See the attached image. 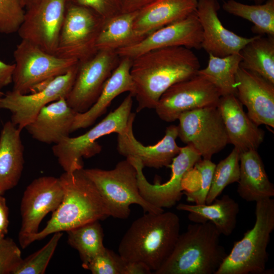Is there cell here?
<instances>
[{"instance_id":"obj_16","label":"cell","mask_w":274,"mask_h":274,"mask_svg":"<svg viewBox=\"0 0 274 274\" xmlns=\"http://www.w3.org/2000/svg\"><path fill=\"white\" fill-rule=\"evenodd\" d=\"M66 6V0H39L26 9L19 37L55 55Z\"/></svg>"},{"instance_id":"obj_44","label":"cell","mask_w":274,"mask_h":274,"mask_svg":"<svg viewBox=\"0 0 274 274\" xmlns=\"http://www.w3.org/2000/svg\"><path fill=\"white\" fill-rule=\"evenodd\" d=\"M24 8L26 9L29 8L33 4L37 3L39 0H21Z\"/></svg>"},{"instance_id":"obj_18","label":"cell","mask_w":274,"mask_h":274,"mask_svg":"<svg viewBox=\"0 0 274 274\" xmlns=\"http://www.w3.org/2000/svg\"><path fill=\"white\" fill-rule=\"evenodd\" d=\"M135 114L131 113L124 130L117 134V150L126 157L138 158L144 167L159 168L168 166L180 151L176 143L178 137L177 126L172 125L165 130L163 138L152 146H145L136 139L133 131Z\"/></svg>"},{"instance_id":"obj_19","label":"cell","mask_w":274,"mask_h":274,"mask_svg":"<svg viewBox=\"0 0 274 274\" xmlns=\"http://www.w3.org/2000/svg\"><path fill=\"white\" fill-rule=\"evenodd\" d=\"M219 0H198L196 13L202 30L201 48L209 54L223 57L238 53L255 36L245 38L226 28L218 15Z\"/></svg>"},{"instance_id":"obj_33","label":"cell","mask_w":274,"mask_h":274,"mask_svg":"<svg viewBox=\"0 0 274 274\" xmlns=\"http://www.w3.org/2000/svg\"><path fill=\"white\" fill-rule=\"evenodd\" d=\"M240 153L234 148L225 159L216 164L206 204L211 203L226 186L238 181Z\"/></svg>"},{"instance_id":"obj_17","label":"cell","mask_w":274,"mask_h":274,"mask_svg":"<svg viewBox=\"0 0 274 274\" xmlns=\"http://www.w3.org/2000/svg\"><path fill=\"white\" fill-rule=\"evenodd\" d=\"M202 28L196 13L163 26L129 47L116 50L120 58L133 59L152 50L175 46L189 49L201 48Z\"/></svg>"},{"instance_id":"obj_6","label":"cell","mask_w":274,"mask_h":274,"mask_svg":"<svg viewBox=\"0 0 274 274\" xmlns=\"http://www.w3.org/2000/svg\"><path fill=\"white\" fill-rule=\"evenodd\" d=\"M82 171L96 187L110 216L120 219L128 218L132 204L141 206L147 213L164 212L163 209L151 205L142 197L136 169L127 159L119 161L112 169L83 168Z\"/></svg>"},{"instance_id":"obj_37","label":"cell","mask_w":274,"mask_h":274,"mask_svg":"<svg viewBox=\"0 0 274 274\" xmlns=\"http://www.w3.org/2000/svg\"><path fill=\"white\" fill-rule=\"evenodd\" d=\"M126 263L119 254L105 248L83 268L93 274H124Z\"/></svg>"},{"instance_id":"obj_45","label":"cell","mask_w":274,"mask_h":274,"mask_svg":"<svg viewBox=\"0 0 274 274\" xmlns=\"http://www.w3.org/2000/svg\"><path fill=\"white\" fill-rule=\"evenodd\" d=\"M254 2L255 4H261L263 3L265 0H250Z\"/></svg>"},{"instance_id":"obj_41","label":"cell","mask_w":274,"mask_h":274,"mask_svg":"<svg viewBox=\"0 0 274 274\" xmlns=\"http://www.w3.org/2000/svg\"><path fill=\"white\" fill-rule=\"evenodd\" d=\"M14 64H7L0 60V89L12 83Z\"/></svg>"},{"instance_id":"obj_32","label":"cell","mask_w":274,"mask_h":274,"mask_svg":"<svg viewBox=\"0 0 274 274\" xmlns=\"http://www.w3.org/2000/svg\"><path fill=\"white\" fill-rule=\"evenodd\" d=\"M99 221L90 222L66 231L67 242L78 252L83 267L106 248L104 231Z\"/></svg>"},{"instance_id":"obj_25","label":"cell","mask_w":274,"mask_h":274,"mask_svg":"<svg viewBox=\"0 0 274 274\" xmlns=\"http://www.w3.org/2000/svg\"><path fill=\"white\" fill-rule=\"evenodd\" d=\"M21 132L11 121L4 124L1 132V195L15 187L22 175L24 159Z\"/></svg>"},{"instance_id":"obj_27","label":"cell","mask_w":274,"mask_h":274,"mask_svg":"<svg viewBox=\"0 0 274 274\" xmlns=\"http://www.w3.org/2000/svg\"><path fill=\"white\" fill-rule=\"evenodd\" d=\"M176 208L189 212L188 219L193 223L212 222L225 236L230 235L234 231L239 212L238 203L227 194L217 198L210 204L180 203Z\"/></svg>"},{"instance_id":"obj_47","label":"cell","mask_w":274,"mask_h":274,"mask_svg":"<svg viewBox=\"0 0 274 274\" xmlns=\"http://www.w3.org/2000/svg\"><path fill=\"white\" fill-rule=\"evenodd\" d=\"M4 95V93L1 91V89H0V97Z\"/></svg>"},{"instance_id":"obj_4","label":"cell","mask_w":274,"mask_h":274,"mask_svg":"<svg viewBox=\"0 0 274 274\" xmlns=\"http://www.w3.org/2000/svg\"><path fill=\"white\" fill-rule=\"evenodd\" d=\"M221 234L211 222L189 224L155 274H215L227 256Z\"/></svg>"},{"instance_id":"obj_39","label":"cell","mask_w":274,"mask_h":274,"mask_svg":"<svg viewBox=\"0 0 274 274\" xmlns=\"http://www.w3.org/2000/svg\"><path fill=\"white\" fill-rule=\"evenodd\" d=\"M66 2L89 8L105 20L122 13L119 0H66Z\"/></svg>"},{"instance_id":"obj_28","label":"cell","mask_w":274,"mask_h":274,"mask_svg":"<svg viewBox=\"0 0 274 274\" xmlns=\"http://www.w3.org/2000/svg\"><path fill=\"white\" fill-rule=\"evenodd\" d=\"M121 13L106 20L96 40L97 50L118 49L136 44L146 36L133 28L136 13Z\"/></svg>"},{"instance_id":"obj_3","label":"cell","mask_w":274,"mask_h":274,"mask_svg":"<svg viewBox=\"0 0 274 274\" xmlns=\"http://www.w3.org/2000/svg\"><path fill=\"white\" fill-rule=\"evenodd\" d=\"M59 179L63 190L62 201L45 227L32 236L31 244L55 232H66L110 216L98 190L82 168L72 173L64 172Z\"/></svg>"},{"instance_id":"obj_1","label":"cell","mask_w":274,"mask_h":274,"mask_svg":"<svg viewBox=\"0 0 274 274\" xmlns=\"http://www.w3.org/2000/svg\"><path fill=\"white\" fill-rule=\"evenodd\" d=\"M200 67L196 54L182 46L152 50L132 59L130 74L138 104L136 112L155 109L165 91L196 75Z\"/></svg>"},{"instance_id":"obj_23","label":"cell","mask_w":274,"mask_h":274,"mask_svg":"<svg viewBox=\"0 0 274 274\" xmlns=\"http://www.w3.org/2000/svg\"><path fill=\"white\" fill-rule=\"evenodd\" d=\"M77 113L61 97L43 107L24 129L33 139L55 145L70 136Z\"/></svg>"},{"instance_id":"obj_43","label":"cell","mask_w":274,"mask_h":274,"mask_svg":"<svg viewBox=\"0 0 274 274\" xmlns=\"http://www.w3.org/2000/svg\"><path fill=\"white\" fill-rule=\"evenodd\" d=\"M9 209L6 198L0 194V232L4 235L8 232Z\"/></svg>"},{"instance_id":"obj_31","label":"cell","mask_w":274,"mask_h":274,"mask_svg":"<svg viewBox=\"0 0 274 274\" xmlns=\"http://www.w3.org/2000/svg\"><path fill=\"white\" fill-rule=\"evenodd\" d=\"M222 9L230 14L253 23L252 31L256 35L274 37V0L251 5L228 0L223 4Z\"/></svg>"},{"instance_id":"obj_13","label":"cell","mask_w":274,"mask_h":274,"mask_svg":"<svg viewBox=\"0 0 274 274\" xmlns=\"http://www.w3.org/2000/svg\"><path fill=\"white\" fill-rule=\"evenodd\" d=\"M78 65V63L37 91L25 94L13 90L7 92L0 97V109L10 111V121L22 131L43 107L61 97L66 98L74 84Z\"/></svg>"},{"instance_id":"obj_7","label":"cell","mask_w":274,"mask_h":274,"mask_svg":"<svg viewBox=\"0 0 274 274\" xmlns=\"http://www.w3.org/2000/svg\"><path fill=\"white\" fill-rule=\"evenodd\" d=\"M133 95L131 93L100 122L85 133L68 136L52 147V151L64 172L72 173L83 168L82 158H91L102 149L97 140L112 133L119 134L126 127L131 113Z\"/></svg>"},{"instance_id":"obj_46","label":"cell","mask_w":274,"mask_h":274,"mask_svg":"<svg viewBox=\"0 0 274 274\" xmlns=\"http://www.w3.org/2000/svg\"><path fill=\"white\" fill-rule=\"evenodd\" d=\"M5 235L0 232V242L4 239Z\"/></svg>"},{"instance_id":"obj_5","label":"cell","mask_w":274,"mask_h":274,"mask_svg":"<svg viewBox=\"0 0 274 274\" xmlns=\"http://www.w3.org/2000/svg\"><path fill=\"white\" fill-rule=\"evenodd\" d=\"M255 222L230 252L215 274L263 273L268 261L267 248L274 229V200L256 202Z\"/></svg>"},{"instance_id":"obj_15","label":"cell","mask_w":274,"mask_h":274,"mask_svg":"<svg viewBox=\"0 0 274 274\" xmlns=\"http://www.w3.org/2000/svg\"><path fill=\"white\" fill-rule=\"evenodd\" d=\"M220 97L215 86L197 74L169 87L161 96L155 110L161 120L172 122L184 112L217 107Z\"/></svg>"},{"instance_id":"obj_38","label":"cell","mask_w":274,"mask_h":274,"mask_svg":"<svg viewBox=\"0 0 274 274\" xmlns=\"http://www.w3.org/2000/svg\"><path fill=\"white\" fill-rule=\"evenodd\" d=\"M22 258L20 248L10 238L0 242V274H14Z\"/></svg>"},{"instance_id":"obj_21","label":"cell","mask_w":274,"mask_h":274,"mask_svg":"<svg viewBox=\"0 0 274 274\" xmlns=\"http://www.w3.org/2000/svg\"><path fill=\"white\" fill-rule=\"evenodd\" d=\"M243 106L234 94L221 96L217 106L229 144H232L240 152L257 150L264 139V131L250 118Z\"/></svg>"},{"instance_id":"obj_8","label":"cell","mask_w":274,"mask_h":274,"mask_svg":"<svg viewBox=\"0 0 274 274\" xmlns=\"http://www.w3.org/2000/svg\"><path fill=\"white\" fill-rule=\"evenodd\" d=\"M15 61L13 90L22 94L41 90L55 77L66 73L79 61L48 53L25 40L13 53Z\"/></svg>"},{"instance_id":"obj_30","label":"cell","mask_w":274,"mask_h":274,"mask_svg":"<svg viewBox=\"0 0 274 274\" xmlns=\"http://www.w3.org/2000/svg\"><path fill=\"white\" fill-rule=\"evenodd\" d=\"M241 58L238 53L220 57L209 54L207 66L197 74L204 77L222 96L236 95L235 76Z\"/></svg>"},{"instance_id":"obj_10","label":"cell","mask_w":274,"mask_h":274,"mask_svg":"<svg viewBox=\"0 0 274 274\" xmlns=\"http://www.w3.org/2000/svg\"><path fill=\"white\" fill-rule=\"evenodd\" d=\"M178 137L192 146L204 159L222 150L229 140L221 116L217 107L187 111L179 117Z\"/></svg>"},{"instance_id":"obj_22","label":"cell","mask_w":274,"mask_h":274,"mask_svg":"<svg viewBox=\"0 0 274 274\" xmlns=\"http://www.w3.org/2000/svg\"><path fill=\"white\" fill-rule=\"evenodd\" d=\"M132 59L121 57L120 61L106 82L95 102L86 111L77 113L72 127V132L93 125L106 113L112 101L120 94L129 92L134 96L135 88L130 69Z\"/></svg>"},{"instance_id":"obj_29","label":"cell","mask_w":274,"mask_h":274,"mask_svg":"<svg viewBox=\"0 0 274 274\" xmlns=\"http://www.w3.org/2000/svg\"><path fill=\"white\" fill-rule=\"evenodd\" d=\"M239 67L274 84V37L256 35L239 51Z\"/></svg>"},{"instance_id":"obj_12","label":"cell","mask_w":274,"mask_h":274,"mask_svg":"<svg viewBox=\"0 0 274 274\" xmlns=\"http://www.w3.org/2000/svg\"><path fill=\"white\" fill-rule=\"evenodd\" d=\"M120 59L116 51L99 50L79 61L74 84L65 98L68 105L77 113L88 110L97 99Z\"/></svg>"},{"instance_id":"obj_36","label":"cell","mask_w":274,"mask_h":274,"mask_svg":"<svg viewBox=\"0 0 274 274\" xmlns=\"http://www.w3.org/2000/svg\"><path fill=\"white\" fill-rule=\"evenodd\" d=\"M24 8L21 0H0V33L18 31L24 20Z\"/></svg>"},{"instance_id":"obj_20","label":"cell","mask_w":274,"mask_h":274,"mask_svg":"<svg viewBox=\"0 0 274 274\" xmlns=\"http://www.w3.org/2000/svg\"><path fill=\"white\" fill-rule=\"evenodd\" d=\"M236 97L258 126L274 128V84L254 72L239 67L235 76Z\"/></svg>"},{"instance_id":"obj_14","label":"cell","mask_w":274,"mask_h":274,"mask_svg":"<svg viewBox=\"0 0 274 274\" xmlns=\"http://www.w3.org/2000/svg\"><path fill=\"white\" fill-rule=\"evenodd\" d=\"M127 159L136 170L138 188L142 197L147 202L159 208H170L180 200L183 194V180L187 173L201 159V156L190 145L181 147L170 165V178L165 183H149L143 173L144 166L140 159Z\"/></svg>"},{"instance_id":"obj_42","label":"cell","mask_w":274,"mask_h":274,"mask_svg":"<svg viewBox=\"0 0 274 274\" xmlns=\"http://www.w3.org/2000/svg\"><path fill=\"white\" fill-rule=\"evenodd\" d=\"M152 271L141 262L126 261L124 274H150Z\"/></svg>"},{"instance_id":"obj_11","label":"cell","mask_w":274,"mask_h":274,"mask_svg":"<svg viewBox=\"0 0 274 274\" xmlns=\"http://www.w3.org/2000/svg\"><path fill=\"white\" fill-rule=\"evenodd\" d=\"M63 196L59 178L41 177L27 186L21 202V224L18 236L22 249L31 244V238L39 231L41 221L49 213L58 208Z\"/></svg>"},{"instance_id":"obj_34","label":"cell","mask_w":274,"mask_h":274,"mask_svg":"<svg viewBox=\"0 0 274 274\" xmlns=\"http://www.w3.org/2000/svg\"><path fill=\"white\" fill-rule=\"evenodd\" d=\"M62 234V232L53 233L42 248L22 259L14 274L44 273Z\"/></svg>"},{"instance_id":"obj_2","label":"cell","mask_w":274,"mask_h":274,"mask_svg":"<svg viewBox=\"0 0 274 274\" xmlns=\"http://www.w3.org/2000/svg\"><path fill=\"white\" fill-rule=\"evenodd\" d=\"M180 230L176 213L148 212L132 223L119 243L118 254L126 261L144 263L154 272L172 254Z\"/></svg>"},{"instance_id":"obj_9","label":"cell","mask_w":274,"mask_h":274,"mask_svg":"<svg viewBox=\"0 0 274 274\" xmlns=\"http://www.w3.org/2000/svg\"><path fill=\"white\" fill-rule=\"evenodd\" d=\"M105 20L89 8L66 2L55 55L79 61L92 56Z\"/></svg>"},{"instance_id":"obj_35","label":"cell","mask_w":274,"mask_h":274,"mask_svg":"<svg viewBox=\"0 0 274 274\" xmlns=\"http://www.w3.org/2000/svg\"><path fill=\"white\" fill-rule=\"evenodd\" d=\"M215 166L216 164L210 159H201L195 164L194 167L198 173L199 183L194 190L183 192L188 202L196 204H206Z\"/></svg>"},{"instance_id":"obj_26","label":"cell","mask_w":274,"mask_h":274,"mask_svg":"<svg viewBox=\"0 0 274 274\" xmlns=\"http://www.w3.org/2000/svg\"><path fill=\"white\" fill-rule=\"evenodd\" d=\"M237 183L238 194L247 201L256 202L274 196V186L269 180L257 150L240 153Z\"/></svg>"},{"instance_id":"obj_24","label":"cell","mask_w":274,"mask_h":274,"mask_svg":"<svg viewBox=\"0 0 274 274\" xmlns=\"http://www.w3.org/2000/svg\"><path fill=\"white\" fill-rule=\"evenodd\" d=\"M198 0H155L136 13L134 29L147 36L196 11Z\"/></svg>"},{"instance_id":"obj_40","label":"cell","mask_w":274,"mask_h":274,"mask_svg":"<svg viewBox=\"0 0 274 274\" xmlns=\"http://www.w3.org/2000/svg\"><path fill=\"white\" fill-rule=\"evenodd\" d=\"M155 0H119L122 13H133L140 11Z\"/></svg>"}]
</instances>
